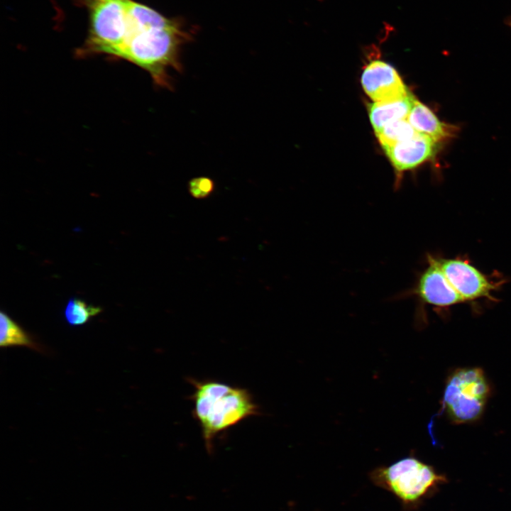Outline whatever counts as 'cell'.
Instances as JSON below:
<instances>
[{"mask_svg":"<svg viewBox=\"0 0 511 511\" xmlns=\"http://www.w3.org/2000/svg\"><path fill=\"white\" fill-rule=\"evenodd\" d=\"M89 26L80 54L116 57L126 31L130 0H82Z\"/></svg>","mask_w":511,"mask_h":511,"instance_id":"5b68a950","label":"cell"},{"mask_svg":"<svg viewBox=\"0 0 511 511\" xmlns=\"http://www.w3.org/2000/svg\"><path fill=\"white\" fill-rule=\"evenodd\" d=\"M407 120L417 132L438 142L453 138L458 131L456 126L440 121L428 106L417 99Z\"/></svg>","mask_w":511,"mask_h":511,"instance_id":"30bf717a","label":"cell"},{"mask_svg":"<svg viewBox=\"0 0 511 511\" xmlns=\"http://www.w3.org/2000/svg\"><path fill=\"white\" fill-rule=\"evenodd\" d=\"M26 346L40 353H46L44 346L25 331L6 312H0V346Z\"/></svg>","mask_w":511,"mask_h":511,"instance_id":"7c38bea8","label":"cell"},{"mask_svg":"<svg viewBox=\"0 0 511 511\" xmlns=\"http://www.w3.org/2000/svg\"><path fill=\"white\" fill-rule=\"evenodd\" d=\"M439 143L417 132L410 139L383 148L394 167L398 171H405L431 160L437 153Z\"/></svg>","mask_w":511,"mask_h":511,"instance_id":"9c48e42d","label":"cell"},{"mask_svg":"<svg viewBox=\"0 0 511 511\" xmlns=\"http://www.w3.org/2000/svg\"><path fill=\"white\" fill-rule=\"evenodd\" d=\"M444 275L463 302L490 298L495 286L468 261L461 259H439Z\"/></svg>","mask_w":511,"mask_h":511,"instance_id":"8992f818","label":"cell"},{"mask_svg":"<svg viewBox=\"0 0 511 511\" xmlns=\"http://www.w3.org/2000/svg\"><path fill=\"white\" fill-rule=\"evenodd\" d=\"M361 84L374 102L400 99L410 94L395 69L379 60L371 61L365 67Z\"/></svg>","mask_w":511,"mask_h":511,"instance_id":"52a82bcc","label":"cell"},{"mask_svg":"<svg viewBox=\"0 0 511 511\" xmlns=\"http://www.w3.org/2000/svg\"><path fill=\"white\" fill-rule=\"evenodd\" d=\"M188 380L194 388L189 397L193 402L192 416L201 429L209 453L219 435L260 414L258 405L246 388L211 379Z\"/></svg>","mask_w":511,"mask_h":511,"instance_id":"7a4b0ae2","label":"cell"},{"mask_svg":"<svg viewBox=\"0 0 511 511\" xmlns=\"http://www.w3.org/2000/svg\"><path fill=\"white\" fill-rule=\"evenodd\" d=\"M191 40L192 33L177 18L130 0L126 31L116 57L138 65L158 86L170 89L167 70L181 72V48Z\"/></svg>","mask_w":511,"mask_h":511,"instance_id":"6da1fadb","label":"cell"},{"mask_svg":"<svg viewBox=\"0 0 511 511\" xmlns=\"http://www.w3.org/2000/svg\"><path fill=\"white\" fill-rule=\"evenodd\" d=\"M101 312L102 309L99 307L88 304L77 297H71L65 306L64 317L70 326H75L86 324L92 317Z\"/></svg>","mask_w":511,"mask_h":511,"instance_id":"5bb4252c","label":"cell"},{"mask_svg":"<svg viewBox=\"0 0 511 511\" xmlns=\"http://www.w3.org/2000/svg\"><path fill=\"white\" fill-rule=\"evenodd\" d=\"M417 133L407 119H401L386 124L375 134L382 146L385 147L410 139Z\"/></svg>","mask_w":511,"mask_h":511,"instance_id":"4fadbf2b","label":"cell"},{"mask_svg":"<svg viewBox=\"0 0 511 511\" xmlns=\"http://www.w3.org/2000/svg\"><path fill=\"white\" fill-rule=\"evenodd\" d=\"M490 393L491 388L483 369L457 368L446 380L443 411L456 424L476 422L483 414Z\"/></svg>","mask_w":511,"mask_h":511,"instance_id":"277c9868","label":"cell"},{"mask_svg":"<svg viewBox=\"0 0 511 511\" xmlns=\"http://www.w3.org/2000/svg\"><path fill=\"white\" fill-rule=\"evenodd\" d=\"M507 23L510 26H511V16L507 19Z\"/></svg>","mask_w":511,"mask_h":511,"instance_id":"2e32d148","label":"cell"},{"mask_svg":"<svg viewBox=\"0 0 511 511\" xmlns=\"http://www.w3.org/2000/svg\"><path fill=\"white\" fill-rule=\"evenodd\" d=\"M371 480L387 490L405 507H414L430 495L446 478L414 456L402 458L386 466H379L370 473Z\"/></svg>","mask_w":511,"mask_h":511,"instance_id":"3957f363","label":"cell"},{"mask_svg":"<svg viewBox=\"0 0 511 511\" xmlns=\"http://www.w3.org/2000/svg\"><path fill=\"white\" fill-rule=\"evenodd\" d=\"M214 189L213 180L207 177L192 179L188 184L190 194L195 199H204L209 196Z\"/></svg>","mask_w":511,"mask_h":511,"instance_id":"9a60e30c","label":"cell"},{"mask_svg":"<svg viewBox=\"0 0 511 511\" xmlns=\"http://www.w3.org/2000/svg\"><path fill=\"white\" fill-rule=\"evenodd\" d=\"M427 261L428 266L414 289L420 300L436 307H448L463 302L442 271L439 259L429 256Z\"/></svg>","mask_w":511,"mask_h":511,"instance_id":"ba28073f","label":"cell"},{"mask_svg":"<svg viewBox=\"0 0 511 511\" xmlns=\"http://www.w3.org/2000/svg\"><path fill=\"white\" fill-rule=\"evenodd\" d=\"M415 100V97L410 94L400 99L369 104L370 121L375 132H378L390 122L407 119Z\"/></svg>","mask_w":511,"mask_h":511,"instance_id":"8fae6325","label":"cell"}]
</instances>
